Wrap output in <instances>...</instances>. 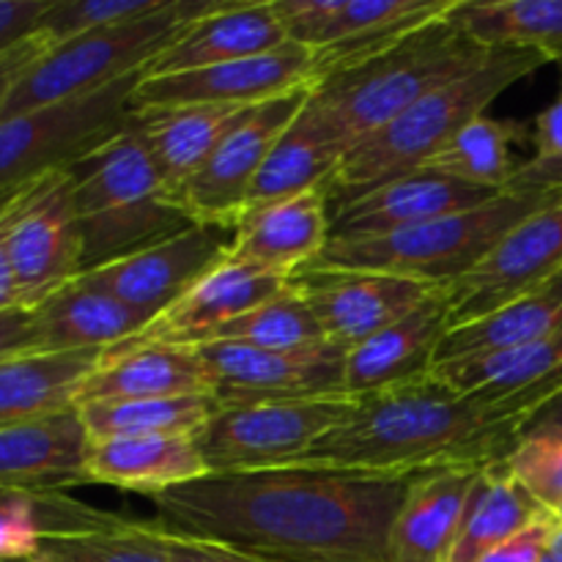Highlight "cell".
Here are the masks:
<instances>
[{
    "label": "cell",
    "mask_w": 562,
    "mask_h": 562,
    "mask_svg": "<svg viewBox=\"0 0 562 562\" xmlns=\"http://www.w3.org/2000/svg\"><path fill=\"white\" fill-rule=\"evenodd\" d=\"M448 329V296L442 289H437L409 316L346 351V395L362 398V395L428 376L437 366L439 344Z\"/></svg>",
    "instance_id": "21"
},
{
    "label": "cell",
    "mask_w": 562,
    "mask_h": 562,
    "mask_svg": "<svg viewBox=\"0 0 562 562\" xmlns=\"http://www.w3.org/2000/svg\"><path fill=\"white\" fill-rule=\"evenodd\" d=\"M486 467L417 472L390 527V562H450L472 492Z\"/></svg>",
    "instance_id": "23"
},
{
    "label": "cell",
    "mask_w": 562,
    "mask_h": 562,
    "mask_svg": "<svg viewBox=\"0 0 562 562\" xmlns=\"http://www.w3.org/2000/svg\"><path fill=\"white\" fill-rule=\"evenodd\" d=\"M486 55L488 47L477 44L450 11L371 58L324 75L313 86L311 104L335 140L349 151Z\"/></svg>",
    "instance_id": "3"
},
{
    "label": "cell",
    "mask_w": 562,
    "mask_h": 562,
    "mask_svg": "<svg viewBox=\"0 0 562 562\" xmlns=\"http://www.w3.org/2000/svg\"><path fill=\"white\" fill-rule=\"evenodd\" d=\"M453 20L483 47L536 49L562 60V0H459Z\"/></svg>",
    "instance_id": "34"
},
{
    "label": "cell",
    "mask_w": 562,
    "mask_h": 562,
    "mask_svg": "<svg viewBox=\"0 0 562 562\" xmlns=\"http://www.w3.org/2000/svg\"><path fill=\"white\" fill-rule=\"evenodd\" d=\"M329 234V190L322 187L285 201L247 209L231 231L225 258L291 278L322 256Z\"/></svg>",
    "instance_id": "19"
},
{
    "label": "cell",
    "mask_w": 562,
    "mask_h": 562,
    "mask_svg": "<svg viewBox=\"0 0 562 562\" xmlns=\"http://www.w3.org/2000/svg\"><path fill=\"white\" fill-rule=\"evenodd\" d=\"M9 252L27 307L82 272V234L69 170L31 181L11 223Z\"/></svg>",
    "instance_id": "15"
},
{
    "label": "cell",
    "mask_w": 562,
    "mask_h": 562,
    "mask_svg": "<svg viewBox=\"0 0 562 562\" xmlns=\"http://www.w3.org/2000/svg\"><path fill=\"white\" fill-rule=\"evenodd\" d=\"M547 64L536 49L492 47L481 64L349 148L329 184V209L384 181L423 170L470 121L486 115L494 99Z\"/></svg>",
    "instance_id": "4"
},
{
    "label": "cell",
    "mask_w": 562,
    "mask_h": 562,
    "mask_svg": "<svg viewBox=\"0 0 562 562\" xmlns=\"http://www.w3.org/2000/svg\"><path fill=\"white\" fill-rule=\"evenodd\" d=\"M285 42H289V33L274 14L272 0H261V3L220 0L209 14L187 25L179 38L143 69V77H168L206 69V66L269 53V49L283 47Z\"/></svg>",
    "instance_id": "24"
},
{
    "label": "cell",
    "mask_w": 562,
    "mask_h": 562,
    "mask_svg": "<svg viewBox=\"0 0 562 562\" xmlns=\"http://www.w3.org/2000/svg\"><path fill=\"white\" fill-rule=\"evenodd\" d=\"M217 3L220 0H170L157 14L99 27L71 42L55 44L22 75L0 110V121L44 104L102 91L124 77L143 75V69L170 47L190 22L201 20Z\"/></svg>",
    "instance_id": "7"
},
{
    "label": "cell",
    "mask_w": 562,
    "mask_h": 562,
    "mask_svg": "<svg viewBox=\"0 0 562 562\" xmlns=\"http://www.w3.org/2000/svg\"><path fill=\"white\" fill-rule=\"evenodd\" d=\"M228 241L231 228L192 223L190 228L179 231L170 239L143 247L132 256L104 263L77 278L115 296L151 322L165 307L173 305L201 274L223 261Z\"/></svg>",
    "instance_id": "17"
},
{
    "label": "cell",
    "mask_w": 562,
    "mask_h": 562,
    "mask_svg": "<svg viewBox=\"0 0 562 562\" xmlns=\"http://www.w3.org/2000/svg\"><path fill=\"white\" fill-rule=\"evenodd\" d=\"M558 329H562V291L547 283L486 316L450 327L439 344L437 366L505 355L536 344Z\"/></svg>",
    "instance_id": "31"
},
{
    "label": "cell",
    "mask_w": 562,
    "mask_h": 562,
    "mask_svg": "<svg viewBox=\"0 0 562 562\" xmlns=\"http://www.w3.org/2000/svg\"><path fill=\"white\" fill-rule=\"evenodd\" d=\"M412 481L316 464L209 472L154 497V521L267 562H390V527Z\"/></svg>",
    "instance_id": "1"
},
{
    "label": "cell",
    "mask_w": 562,
    "mask_h": 562,
    "mask_svg": "<svg viewBox=\"0 0 562 562\" xmlns=\"http://www.w3.org/2000/svg\"><path fill=\"white\" fill-rule=\"evenodd\" d=\"M209 475L198 437H119L91 439L86 456V483L159 497L181 483Z\"/></svg>",
    "instance_id": "26"
},
{
    "label": "cell",
    "mask_w": 562,
    "mask_h": 562,
    "mask_svg": "<svg viewBox=\"0 0 562 562\" xmlns=\"http://www.w3.org/2000/svg\"><path fill=\"white\" fill-rule=\"evenodd\" d=\"M192 349L212 376L220 406L346 395V351L333 344L294 351L245 344H201Z\"/></svg>",
    "instance_id": "13"
},
{
    "label": "cell",
    "mask_w": 562,
    "mask_h": 562,
    "mask_svg": "<svg viewBox=\"0 0 562 562\" xmlns=\"http://www.w3.org/2000/svg\"><path fill=\"white\" fill-rule=\"evenodd\" d=\"M344 157L346 148L324 126V121L313 110L311 97H307L305 108L296 113L289 130L278 137L274 148L269 151L267 162H263L261 173L250 190L247 209L285 201V198L322 190V187L329 190Z\"/></svg>",
    "instance_id": "30"
},
{
    "label": "cell",
    "mask_w": 562,
    "mask_h": 562,
    "mask_svg": "<svg viewBox=\"0 0 562 562\" xmlns=\"http://www.w3.org/2000/svg\"><path fill=\"white\" fill-rule=\"evenodd\" d=\"M562 272V192L521 220L472 272L450 283V327L481 318L519 296L538 291Z\"/></svg>",
    "instance_id": "12"
},
{
    "label": "cell",
    "mask_w": 562,
    "mask_h": 562,
    "mask_svg": "<svg viewBox=\"0 0 562 562\" xmlns=\"http://www.w3.org/2000/svg\"><path fill=\"white\" fill-rule=\"evenodd\" d=\"M82 234V272L190 228L135 126L69 168ZM80 272V274H82Z\"/></svg>",
    "instance_id": "5"
},
{
    "label": "cell",
    "mask_w": 562,
    "mask_h": 562,
    "mask_svg": "<svg viewBox=\"0 0 562 562\" xmlns=\"http://www.w3.org/2000/svg\"><path fill=\"white\" fill-rule=\"evenodd\" d=\"M27 351H36L33 307L16 305L0 311V362L27 355Z\"/></svg>",
    "instance_id": "46"
},
{
    "label": "cell",
    "mask_w": 562,
    "mask_h": 562,
    "mask_svg": "<svg viewBox=\"0 0 562 562\" xmlns=\"http://www.w3.org/2000/svg\"><path fill=\"white\" fill-rule=\"evenodd\" d=\"M102 351H27L0 362V428L77 409Z\"/></svg>",
    "instance_id": "29"
},
{
    "label": "cell",
    "mask_w": 562,
    "mask_h": 562,
    "mask_svg": "<svg viewBox=\"0 0 562 562\" xmlns=\"http://www.w3.org/2000/svg\"><path fill=\"white\" fill-rule=\"evenodd\" d=\"M31 187V181L16 190H11L9 195L0 201V311H9V307L25 305L20 294V285H16L14 278V267H11V252H9V234H11V223H14V214L20 209L22 195Z\"/></svg>",
    "instance_id": "43"
},
{
    "label": "cell",
    "mask_w": 562,
    "mask_h": 562,
    "mask_svg": "<svg viewBox=\"0 0 562 562\" xmlns=\"http://www.w3.org/2000/svg\"><path fill=\"white\" fill-rule=\"evenodd\" d=\"M5 195H9V192H5ZM5 195H0V201H3V198H5Z\"/></svg>",
    "instance_id": "55"
},
{
    "label": "cell",
    "mask_w": 562,
    "mask_h": 562,
    "mask_svg": "<svg viewBox=\"0 0 562 562\" xmlns=\"http://www.w3.org/2000/svg\"><path fill=\"white\" fill-rule=\"evenodd\" d=\"M519 428L475 395H461L434 376L357 398L355 412L324 434L302 464L417 475L445 467L505 461Z\"/></svg>",
    "instance_id": "2"
},
{
    "label": "cell",
    "mask_w": 562,
    "mask_h": 562,
    "mask_svg": "<svg viewBox=\"0 0 562 562\" xmlns=\"http://www.w3.org/2000/svg\"><path fill=\"white\" fill-rule=\"evenodd\" d=\"M549 552H552L554 558L562 562V525H558V530H554L552 543H549Z\"/></svg>",
    "instance_id": "50"
},
{
    "label": "cell",
    "mask_w": 562,
    "mask_h": 562,
    "mask_svg": "<svg viewBox=\"0 0 562 562\" xmlns=\"http://www.w3.org/2000/svg\"><path fill=\"white\" fill-rule=\"evenodd\" d=\"M49 47H53V44L36 31L33 36L22 38L20 44H14V47L5 49V53L0 55V110H3L5 99L14 91L16 82L22 80V75H25Z\"/></svg>",
    "instance_id": "45"
},
{
    "label": "cell",
    "mask_w": 562,
    "mask_h": 562,
    "mask_svg": "<svg viewBox=\"0 0 562 562\" xmlns=\"http://www.w3.org/2000/svg\"><path fill=\"white\" fill-rule=\"evenodd\" d=\"M247 110L239 104H170L137 110L132 126L176 198Z\"/></svg>",
    "instance_id": "28"
},
{
    "label": "cell",
    "mask_w": 562,
    "mask_h": 562,
    "mask_svg": "<svg viewBox=\"0 0 562 562\" xmlns=\"http://www.w3.org/2000/svg\"><path fill=\"white\" fill-rule=\"evenodd\" d=\"M148 318L82 278L33 305L36 351H108L132 340Z\"/></svg>",
    "instance_id": "27"
},
{
    "label": "cell",
    "mask_w": 562,
    "mask_h": 562,
    "mask_svg": "<svg viewBox=\"0 0 562 562\" xmlns=\"http://www.w3.org/2000/svg\"><path fill=\"white\" fill-rule=\"evenodd\" d=\"M124 521V516L99 510L64 492L0 486V562L33 558L44 536L110 530Z\"/></svg>",
    "instance_id": "32"
},
{
    "label": "cell",
    "mask_w": 562,
    "mask_h": 562,
    "mask_svg": "<svg viewBox=\"0 0 562 562\" xmlns=\"http://www.w3.org/2000/svg\"><path fill=\"white\" fill-rule=\"evenodd\" d=\"M291 289L311 307L329 344L351 351L409 316L437 285L366 269H302L291 274Z\"/></svg>",
    "instance_id": "16"
},
{
    "label": "cell",
    "mask_w": 562,
    "mask_h": 562,
    "mask_svg": "<svg viewBox=\"0 0 562 562\" xmlns=\"http://www.w3.org/2000/svg\"><path fill=\"white\" fill-rule=\"evenodd\" d=\"M505 190L554 192L562 190V159H527L510 176Z\"/></svg>",
    "instance_id": "47"
},
{
    "label": "cell",
    "mask_w": 562,
    "mask_h": 562,
    "mask_svg": "<svg viewBox=\"0 0 562 562\" xmlns=\"http://www.w3.org/2000/svg\"><path fill=\"white\" fill-rule=\"evenodd\" d=\"M201 344H245L258 346V349L294 351L313 349V346L329 344V340L318 318L305 305V300L289 285L283 294L272 296L252 311L231 318L223 327L212 329L195 346Z\"/></svg>",
    "instance_id": "37"
},
{
    "label": "cell",
    "mask_w": 562,
    "mask_h": 562,
    "mask_svg": "<svg viewBox=\"0 0 562 562\" xmlns=\"http://www.w3.org/2000/svg\"><path fill=\"white\" fill-rule=\"evenodd\" d=\"M140 77H124L102 91L0 121V195L47 173L69 170L124 132Z\"/></svg>",
    "instance_id": "8"
},
{
    "label": "cell",
    "mask_w": 562,
    "mask_h": 562,
    "mask_svg": "<svg viewBox=\"0 0 562 562\" xmlns=\"http://www.w3.org/2000/svg\"><path fill=\"white\" fill-rule=\"evenodd\" d=\"M541 562H560L558 558H554V554L552 552H549V549H547V554H543V560Z\"/></svg>",
    "instance_id": "51"
},
{
    "label": "cell",
    "mask_w": 562,
    "mask_h": 562,
    "mask_svg": "<svg viewBox=\"0 0 562 562\" xmlns=\"http://www.w3.org/2000/svg\"><path fill=\"white\" fill-rule=\"evenodd\" d=\"M88 434L77 409L0 428V486L60 492L86 483Z\"/></svg>",
    "instance_id": "25"
},
{
    "label": "cell",
    "mask_w": 562,
    "mask_h": 562,
    "mask_svg": "<svg viewBox=\"0 0 562 562\" xmlns=\"http://www.w3.org/2000/svg\"><path fill=\"white\" fill-rule=\"evenodd\" d=\"M538 428H562V395H558V398H554V401H549L547 406H541V409H538L536 415L527 417V423H525V428H521V434L538 431Z\"/></svg>",
    "instance_id": "49"
},
{
    "label": "cell",
    "mask_w": 562,
    "mask_h": 562,
    "mask_svg": "<svg viewBox=\"0 0 562 562\" xmlns=\"http://www.w3.org/2000/svg\"><path fill=\"white\" fill-rule=\"evenodd\" d=\"M289 285L291 278L263 272V269L247 267V263L231 261L223 256V261L201 274L173 305L151 318L132 340L195 346L212 329L283 294Z\"/></svg>",
    "instance_id": "20"
},
{
    "label": "cell",
    "mask_w": 562,
    "mask_h": 562,
    "mask_svg": "<svg viewBox=\"0 0 562 562\" xmlns=\"http://www.w3.org/2000/svg\"><path fill=\"white\" fill-rule=\"evenodd\" d=\"M552 514H554V519H558V521H560V525H562V503L558 505V508H554V510H552Z\"/></svg>",
    "instance_id": "52"
},
{
    "label": "cell",
    "mask_w": 562,
    "mask_h": 562,
    "mask_svg": "<svg viewBox=\"0 0 562 562\" xmlns=\"http://www.w3.org/2000/svg\"><path fill=\"white\" fill-rule=\"evenodd\" d=\"M351 395L256 401L220 406L198 434L209 472H261L294 467L307 459L318 439L355 412Z\"/></svg>",
    "instance_id": "9"
},
{
    "label": "cell",
    "mask_w": 562,
    "mask_h": 562,
    "mask_svg": "<svg viewBox=\"0 0 562 562\" xmlns=\"http://www.w3.org/2000/svg\"><path fill=\"white\" fill-rule=\"evenodd\" d=\"M289 42L316 53L318 80L371 58L415 27L450 14L459 0H272Z\"/></svg>",
    "instance_id": "10"
},
{
    "label": "cell",
    "mask_w": 562,
    "mask_h": 562,
    "mask_svg": "<svg viewBox=\"0 0 562 562\" xmlns=\"http://www.w3.org/2000/svg\"><path fill=\"white\" fill-rule=\"evenodd\" d=\"M36 562H170L151 521L126 519L121 527L91 532L44 536Z\"/></svg>",
    "instance_id": "38"
},
{
    "label": "cell",
    "mask_w": 562,
    "mask_h": 562,
    "mask_svg": "<svg viewBox=\"0 0 562 562\" xmlns=\"http://www.w3.org/2000/svg\"><path fill=\"white\" fill-rule=\"evenodd\" d=\"M214 395H179V398L140 401H88L77 406L88 439L119 437H198L217 415Z\"/></svg>",
    "instance_id": "35"
},
{
    "label": "cell",
    "mask_w": 562,
    "mask_h": 562,
    "mask_svg": "<svg viewBox=\"0 0 562 562\" xmlns=\"http://www.w3.org/2000/svg\"><path fill=\"white\" fill-rule=\"evenodd\" d=\"M549 283H552V285H558V289L562 291V272H560L558 278H554V280H549Z\"/></svg>",
    "instance_id": "53"
},
{
    "label": "cell",
    "mask_w": 562,
    "mask_h": 562,
    "mask_svg": "<svg viewBox=\"0 0 562 562\" xmlns=\"http://www.w3.org/2000/svg\"><path fill=\"white\" fill-rule=\"evenodd\" d=\"M311 91L313 88H302V91H291L285 97L256 104L231 126L212 157L176 195L181 212L192 223L234 231V225L245 214L250 190L269 151L274 148L278 137L289 130L296 113L305 108Z\"/></svg>",
    "instance_id": "11"
},
{
    "label": "cell",
    "mask_w": 562,
    "mask_h": 562,
    "mask_svg": "<svg viewBox=\"0 0 562 562\" xmlns=\"http://www.w3.org/2000/svg\"><path fill=\"white\" fill-rule=\"evenodd\" d=\"M214 395L212 376L192 346L124 340L102 351L77 406L88 401H140Z\"/></svg>",
    "instance_id": "22"
},
{
    "label": "cell",
    "mask_w": 562,
    "mask_h": 562,
    "mask_svg": "<svg viewBox=\"0 0 562 562\" xmlns=\"http://www.w3.org/2000/svg\"><path fill=\"white\" fill-rule=\"evenodd\" d=\"M3 562H36V560H31V558H27V560H3Z\"/></svg>",
    "instance_id": "54"
},
{
    "label": "cell",
    "mask_w": 562,
    "mask_h": 562,
    "mask_svg": "<svg viewBox=\"0 0 562 562\" xmlns=\"http://www.w3.org/2000/svg\"><path fill=\"white\" fill-rule=\"evenodd\" d=\"M318 82L316 53L302 44L283 47L206 69L168 77H140L132 93V113L170 104H239L256 108Z\"/></svg>",
    "instance_id": "14"
},
{
    "label": "cell",
    "mask_w": 562,
    "mask_h": 562,
    "mask_svg": "<svg viewBox=\"0 0 562 562\" xmlns=\"http://www.w3.org/2000/svg\"><path fill=\"white\" fill-rule=\"evenodd\" d=\"M558 525L560 521L554 519L552 510H547V514L538 516L532 525H527L525 530L516 532V536L508 538L505 543H499L497 549H492L481 562H541L549 543H552Z\"/></svg>",
    "instance_id": "42"
},
{
    "label": "cell",
    "mask_w": 562,
    "mask_h": 562,
    "mask_svg": "<svg viewBox=\"0 0 562 562\" xmlns=\"http://www.w3.org/2000/svg\"><path fill=\"white\" fill-rule=\"evenodd\" d=\"M543 514L547 508L510 475L505 461L488 464L472 492L450 562H481Z\"/></svg>",
    "instance_id": "33"
},
{
    "label": "cell",
    "mask_w": 562,
    "mask_h": 562,
    "mask_svg": "<svg viewBox=\"0 0 562 562\" xmlns=\"http://www.w3.org/2000/svg\"><path fill=\"white\" fill-rule=\"evenodd\" d=\"M53 0H0V55L33 36Z\"/></svg>",
    "instance_id": "44"
},
{
    "label": "cell",
    "mask_w": 562,
    "mask_h": 562,
    "mask_svg": "<svg viewBox=\"0 0 562 562\" xmlns=\"http://www.w3.org/2000/svg\"><path fill=\"white\" fill-rule=\"evenodd\" d=\"M151 527L170 562H267L256 558V554H247L241 549L228 547V543L168 530V527L157 525V521H151Z\"/></svg>",
    "instance_id": "41"
},
{
    "label": "cell",
    "mask_w": 562,
    "mask_h": 562,
    "mask_svg": "<svg viewBox=\"0 0 562 562\" xmlns=\"http://www.w3.org/2000/svg\"><path fill=\"white\" fill-rule=\"evenodd\" d=\"M505 467L543 508H558L562 503V428L521 434Z\"/></svg>",
    "instance_id": "40"
},
{
    "label": "cell",
    "mask_w": 562,
    "mask_h": 562,
    "mask_svg": "<svg viewBox=\"0 0 562 562\" xmlns=\"http://www.w3.org/2000/svg\"><path fill=\"white\" fill-rule=\"evenodd\" d=\"M170 0H53L36 31L49 44H64L99 27L157 14Z\"/></svg>",
    "instance_id": "39"
},
{
    "label": "cell",
    "mask_w": 562,
    "mask_h": 562,
    "mask_svg": "<svg viewBox=\"0 0 562 562\" xmlns=\"http://www.w3.org/2000/svg\"><path fill=\"white\" fill-rule=\"evenodd\" d=\"M530 140L536 146L532 159H562V93L536 115Z\"/></svg>",
    "instance_id": "48"
},
{
    "label": "cell",
    "mask_w": 562,
    "mask_h": 562,
    "mask_svg": "<svg viewBox=\"0 0 562 562\" xmlns=\"http://www.w3.org/2000/svg\"><path fill=\"white\" fill-rule=\"evenodd\" d=\"M497 195L499 192L464 184L434 170H415L329 209V239H371L393 234L445 214L483 206Z\"/></svg>",
    "instance_id": "18"
},
{
    "label": "cell",
    "mask_w": 562,
    "mask_h": 562,
    "mask_svg": "<svg viewBox=\"0 0 562 562\" xmlns=\"http://www.w3.org/2000/svg\"><path fill=\"white\" fill-rule=\"evenodd\" d=\"M558 192L503 190L475 209L445 214L412 228L371 239H329L307 269H366L423 280L448 289L477 267L521 220L547 206Z\"/></svg>",
    "instance_id": "6"
},
{
    "label": "cell",
    "mask_w": 562,
    "mask_h": 562,
    "mask_svg": "<svg viewBox=\"0 0 562 562\" xmlns=\"http://www.w3.org/2000/svg\"><path fill=\"white\" fill-rule=\"evenodd\" d=\"M532 132L521 121L481 119L470 121L423 170L450 176L464 184L503 192L516 173V146L530 140Z\"/></svg>",
    "instance_id": "36"
}]
</instances>
